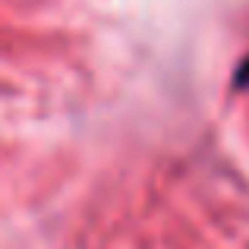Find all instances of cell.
<instances>
[{
  "mask_svg": "<svg viewBox=\"0 0 249 249\" xmlns=\"http://www.w3.org/2000/svg\"><path fill=\"white\" fill-rule=\"evenodd\" d=\"M246 85H249V57L240 63V70H237V89H246Z\"/></svg>",
  "mask_w": 249,
  "mask_h": 249,
  "instance_id": "cell-1",
  "label": "cell"
}]
</instances>
